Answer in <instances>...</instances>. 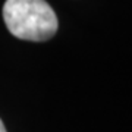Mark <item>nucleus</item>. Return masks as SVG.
<instances>
[{"label": "nucleus", "instance_id": "obj_2", "mask_svg": "<svg viewBox=\"0 0 132 132\" xmlns=\"http://www.w3.org/2000/svg\"><path fill=\"white\" fill-rule=\"evenodd\" d=\"M0 132H6V128L3 125V122H2V119H0Z\"/></svg>", "mask_w": 132, "mask_h": 132}, {"label": "nucleus", "instance_id": "obj_1", "mask_svg": "<svg viewBox=\"0 0 132 132\" xmlns=\"http://www.w3.org/2000/svg\"><path fill=\"white\" fill-rule=\"evenodd\" d=\"M3 19L12 35L28 41L50 40L59 25L54 10L46 0H6Z\"/></svg>", "mask_w": 132, "mask_h": 132}]
</instances>
